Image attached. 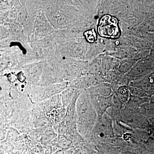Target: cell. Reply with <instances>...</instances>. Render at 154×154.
<instances>
[{"mask_svg":"<svg viewBox=\"0 0 154 154\" xmlns=\"http://www.w3.org/2000/svg\"><path fill=\"white\" fill-rule=\"evenodd\" d=\"M118 20L109 15L101 18L98 27L99 35L103 37L114 38L118 37L120 33L118 25Z\"/></svg>","mask_w":154,"mask_h":154,"instance_id":"cell-1","label":"cell"},{"mask_svg":"<svg viewBox=\"0 0 154 154\" xmlns=\"http://www.w3.org/2000/svg\"><path fill=\"white\" fill-rule=\"evenodd\" d=\"M85 35L88 42L94 43L96 41L97 35L94 29L86 31L85 33Z\"/></svg>","mask_w":154,"mask_h":154,"instance_id":"cell-2","label":"cell"}]
</instances>
